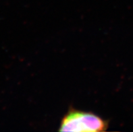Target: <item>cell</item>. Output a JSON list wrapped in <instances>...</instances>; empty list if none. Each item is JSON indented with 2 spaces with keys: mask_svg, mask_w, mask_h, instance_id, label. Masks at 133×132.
<instances>
[{
  "mask_svg": "<svg viewBox=\"0 0 133 132\" xmlns=\"http://www.w3.org/2000/svg\"><path fill=\"white\" fill-rule=\"evenodd\" d=\"M108 127L106 121L93 113L70 109L63 117L59 131H104Z\"/></svg>",
  "mask_w": 133,
  "mask_h": 132,
  "instance_id": "obj_1",
  "label": "cell"
}]
</instances>
